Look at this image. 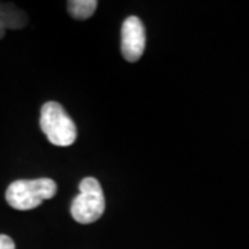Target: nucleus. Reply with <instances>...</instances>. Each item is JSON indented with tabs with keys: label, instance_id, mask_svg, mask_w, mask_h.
<instances>
[{
	"label": "nucleus",
	"instance_id": "3",
	"mask_svg": "<svg viewBox=\"0 0 249 249\" xmlns=\"http://www.w3.org/2000/svg\"><path fill=\"white\" fill-rule=\"evenodd\" d=\"M106 211V198L97 178H86L80 181L79 194L72 201V217L80 224L97 222Z\"/></svg>",
	"mask_w": 249,
	"mask_h": 249
},
{
	"label": "nucleus",
	"instance_id": "1",
	"mask_svg": "<svg viewBox=\"0 0 249 249\" xmlns=\"http://www.w3.org/2000/svg\"><path fill=\"white\" fill-rule=\"evenodd\" d=\"M55 193L57 184L52 178L16 180L6 191V201L17 211H31L42 205L46 199L53 198Z\"/></svg>",
	"mask_w": 249,
	"mask_h": 249
},
{
	"label": "nucleus",
	"instance_id": "8",
	"mask_svg": "<svg viewBox=\"0 0 249 249\" xmlns=\"http://www.w3.org/2000/svg\"><path fill=\"white\" fill-rule=\"evenodd\" d=\"M4 34H6V27L0 22V39H3Z\"/></svg>",
	"mask_w": 249,
	"mask_h": 249
},
{
	"label": "nucleus",
	"instance_id": "2",
	"mask_svg": "<svg viewBox=\"0 0 249 249\" xmlns=\"http://www.w3.org/2000/svg\"><path fill=\"white\" fill-rule=\"evenodd\" d=\"M40 129L57 147H68L76 140L75 122L60 103L49 101L40 111Z\"/></svg>",
	"mask_w": 249,
	"mask_h": 249
},
{
	"label": "nucleus",
	"instance_id": "7",
	"mask_svg": "<svg viewBox=\"0 0 249 249\" xmlns=\"http://www.w3.org/2000/svg\"><path fill=\"white\" fill-rule=\"evenodd\" d=\"M0 249H16V244L9 235L0 234Z\"/></svg>",
	"mask_w": 249,
	"mask_h": 249
},
{
	"label": "nucleus",
	"instance_id": "6",
	"mask_svg": "<svg viewBox=\"0 0 249 249\" xmlns=\"http://www.w3.org/2000/svg\"><path fill=\"white\" fill-rule=\"evenodd\" d=\"M96 0H71L68 1V11L75 19H88L97 10Z\"/></svg>",
	"mask_w": 249,
	"mask_h": 249
},
{
	"label": "nucleus",
	"instance_id": "4",
	"mask_svg": "<svg viewBox=\"0 0 249 249\" xmlns=\"http://www.w3.org/2000/svg\"><path fill=\"white\" fill-rule=\"evenodd\" d=\"M145 49V28L139 17H127L121 31V50L126 61L136 62Z\"/></svg>",
	"mask_w": 249,
	"mask_h": 249
},
{
	"label": "nucleus",
	"instance_id": "5",
	"mask_svg": "<svg viewBox=\"0 0 249 249\" xmlns=\"http://www.w3.org/2000/svg\"><path fill=\"white\" fill-rule=\"evenodd\" d=\"M0 22L6 29H21L28 24V16L17 6L0 1Z\"/></svg>",
	"mask_w": 249,
	"mask_h": 249
}]
</instances>
